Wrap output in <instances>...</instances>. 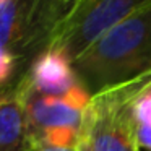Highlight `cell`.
<instances>
[{
	"instance_id": "1",
	"label": "cell",
	"mask_w": 151,
	"mask_h": 151,
	"mask_svg": "<svg viewBox=\"0 0 151 151\" xmlns=\"http://www.w3.org/2000/svg\"><path fill=\"white\" fill-rule=\"evenodd\" d=\"M72 62L91 98L151 70V2L101 34Z\"/></svg>"
},
{
	"instance_id": "2",
	"label": "cell",
	"mask_w": 151,
	"mask_h": 151,
	"mask_svg": "<svg viewBox=\"0 0 151 151\" xmlns=\"http://www.w3.org/2000/svg\"><path fill=\"white\" fill-rule=\"evenodd\" d=\"M70 5L67 0H8L0 8V88L18 86L50 46Z\"/></svg>"
},
{
	"instance_id": "3",
	"label": "cell",
	"mask_w": 151,
	"mask_h": 151,
	"mask_svg": "<svg viewBox=\"0 0 151 151\" xmlns=\"http://www.w3.org/2000/svg\"><path fill=\"white\" fill-rule=\"evenodd\" d=\"M148 2L151 0H73L49 47L75 60L101 34Z\"/></svg>"
},
{
	"instance_id": "4",
	"label": "cell",
	"mask_w": 151,
	"mask_h": 151,
	"mask_svg": "<svg viewBox=\"0 0 151 151\" xmlns=\"http://www.w3.org/2000/svg\"><path fill=\"white\" fill-rule=\"evenodd\" d=\"M81 145L89 151H140L130 102L111 91L91 98L83 119Z\"/></svg>"
},
{
	"instance_id": "5",
	"label": "cell",
	"mask_w": 151,
	"mask_h": 151,
	"mask_svg": "<svg viewBox=\"0 0 151 151\" xmlns=\"http://www.w3.org/2000/svg\"><path fill=\"white\" fill-rule=\"evenodd\" d=\"M18 88L23 94L29 128L36 146L39 145L42 132L50 127H83V119L91 102V96L80 83L62 96L41 94L23 83H20Z\"/></svg>"
},
{
	"instance_id": "6",
	"label": "cell",
	"mask_w": 151,
	"mask_h": 151,
	"mask_svg": "<svg viewBox=\"0 0 151 151\" xmlns=\"http://www.w3.org/2000/svg\"><path fill=\"white\" fill-rule=\"evenodd\" d=\"M21 83L41 94L62 96L80 81L72 59L62 50L49 47L34 59Z\"/></svg>"
},
{
	"instance_id": "7",
	"label": "cell",
	"mask_w": 151,
	"mask_h": 151,
	"mask_svg": "<svg viewBox=\"0 0 151 151\" xmlns=\"http://www.w3.org/2000/svg\"><path fill=\"white\" fill-rule=\"evenodd\" d=\"M36 148L20 88H0V151H34Z\"/></svg>"
},
{
	"instance_id": "8",
	"label": "cell",
	"mask_w": 151,
	"mask_h": 151,
	"mask_svg": "<svg viewBox=\"0 0 151 151\" xmlns=\"http://www.w3.org/2000/svg\"><path fill=\"white\" fill-rule=\"evenodd\" d=\"M109 91L114 93L117 98L124 99L125 102H130V104L138 96H151V70L137 76L132 81H127L124 85L117 86V88L109 89Z\"/></svg>"
},
{
	"instance_id": "9",
	"label": "cell",
	"mask_w": 151,
	"mask_h": 151,
	"mask_svg": "<svg viewBox=\"0 0 151 151\" xmlns=\"http://www.w3.org/2000/svg\"><path fill=\"white\" fill-rule=\"evenodd\" d=\"M137 140L140 148H146L151 151V125L137 124Z\"/></svg>"
},
{
	"instance_id": "10",
	"label": "cell",
	"mask_w": 151,
	"mask_h": 151,
	"mask_svg": "<svg viewBox=\"0 0 151 151\" xmlns=\"http://www.w3.org/2000/svg\"><path fill=\"white\" fill-rule=\"evenodd\" d=\"M76 151H89V150L85 146V145H80V146H78V150H76Z\"/></svg>"
},
{
	"instance_id": "11",
	"label": "cell",
	"mask_w": 151,
	"mask_h": 151,
	"mask_svg": "<svg viewBox=\"0 0 151 151\" xmlns=\"http://www.w3.org/2000/svg\"><path fill=\"white\" fill-rule=\"evenodd\" d=\"M7 2H8V0H0V8L4 7V5H5V4H7Z\"/></svg>"
},
{
	"instance_id": "12",
	"label": "cell",
	"mask_w": 151,
	"mask_h": 151,
	"mask_svg": "<svg viewBox=\"0 0 151 151\" xmlns=\"http://www.w3.org/2000/svg\"><path fill=\"white\" fill-rule=\"evenodd\" d=\"M67 2H68V4H72V2H73V0H67Z\"/></svg>"
}]
</instances>
